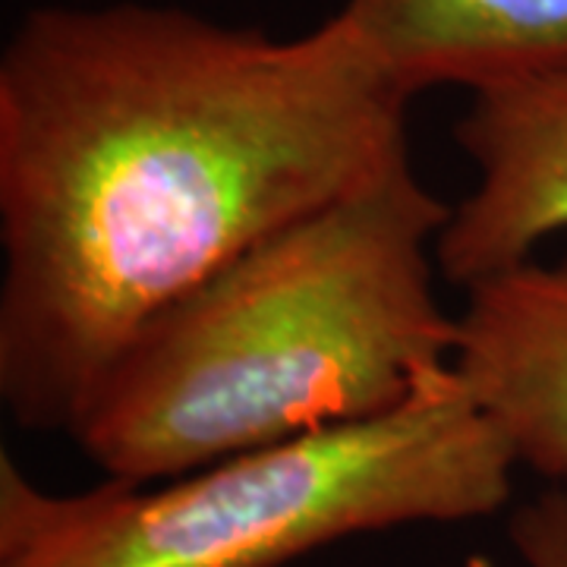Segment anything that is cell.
<instances>
[{
  "label": "cell",
  "mask_w": 567,
  "mask_h": 567,
  "mask_svg": "<svg viewBox=\"0 0 567 567\" xmlns=\"http://www.w3.org/2000/svg\"><path fill=\"white\" fill-rule=\"evenodd\" d=\"M454 375L517 466L567 480V259H536L466 287Z\"/></svg>",
  "instance_id": "5"
},
{
  "label": "cell",
  "mask_w": 567,
  "mask_h": 567,
  "mask_svg": "<svg viewBox=\"0 0 567 567\" xmlns=\"http://www.w3.org/2000/svg\"><path fill=\"white\" fill-rule=\"evenodd\" d=\"M507 543L527 567H567V492L548 488L511 514Z\"/></svg>",
  "instance_id": "7"
},
{
  "label": "cell",
  "mask_w": 567,
  "mask_h": 567,
  "mask_svg": "<svg viewBox=\"0 0 567 567\" xmlns=\"http://www.w3.org/2000/svg\"><path fill=\"white\" fill-rule=\"evenodd\" d=\"M517 461L457 375L394 413L126 486L51 492L0 454V567H284L502 511Z\"/></svg>",
  "instance_id": "3"
},
{
  "label": "cell",
  "mask_w": 567,
  "mask_h": 567,
  "mask_svg": "<svg viewBox=\"0 0 567 567\" xmlns=\"http://www.w3.org/2000/svg\"><path fill=\"white\" fill-rule=\"evenodd\" d=\"M338 13L410 99L567 80V0H347Z\"/></svg>",
  "instance_id": "6"
},
{
  "label": "cell",
  "mask_w": 567,
  "mask_h": 567,
  "mask_svg": "<svg viewBox=\"0 0 567 567\" xmlns=\"http://www.w3.org/2000/svg\"><path fill=\"white\" fill-rule=\"evenodd\" d=\"M447 208L398 164L224 265L126 344L70 439L145 486L413 404L454 379L435 278Z\"/></svg>",
  "instance_id": "2"
},
{
  "label": "cell",
  "mask_w": 567,
  "mask_h": 567,
  "mask_svg": "<svg viewBox=\"0 0 567 567\" xmlns=\"http://www.w3.org/2000/svg\"><path fill=\"white\" fill-rule=\"evenodd\" d=\"M410 95L334 13L271 39L152 3L41 7L0 54V404L73 432L224 265L410 162Z\"/></svg>",
  "instance_id": "1"
},
{
  "label": "cell",
  "mask_w": 567,
  "mask_h": 567,
  "mask_svg": "<svg viewBox=\"0 0 567 567\" xmlns=\"http://www.w3.org/2000/svg\"><path fill=\"white\" fill-rule=\"evenodd\" d=\"M454 126L476 186L451 208L435 246L442 278L457 287L529 262L567 230V80H524L470 92Z\"/></svg>",
  "instance_id": "4"
}]
</instances>
